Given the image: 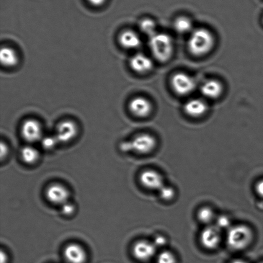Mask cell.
Returning <instances> with one entry per match:
<instances>
[{"label": "cell", "instance_id": "1", "mask_svg": "<svg viewBox=\"0 0 263 263\" xmlns=\"http://www.w3.org/2000/svg\"><path fill=\"white\" fill-rule=\"evenodd\" d=\"M215 45V36L207 28H195L188 39V50L192 56L197 58L208 55L213 50Z\"/></svg>", "mask_w": 263, "mask_h": 263}, {"label": "cell", "instance_id": "2", "mask_svg": "<svg viewBox=\"0 0 263 263\" xmlns=\"http://www.w3.org/2000/svg\"><path fill=\"white\" fill-rule=\"evenodd\" d=\"M149 47L152 56L160 63H166L174 54V41L171 36L166 33L156 32L149 37Z\"/></svg>", "mask_w": 263, "mask_h": 263}, {"label": "cell", "instance_id": "3", "mask_svg": "<svg viewBox=\"0 0 263 263\" xmlns=\"http://www.w3.org/2000/svg\"><path fill=\"white\" fill-rule=\"evenodd\" d=\"M252 238L251 229L244 225L231 226L227 234L228 246L236 251L246 249L251 243Z\"/></svg>", "mask_w": 263, "mask_h": 263}, {"label": "cell", "instance_id": "4", "mask_svg": "<svg viewBox=\"0 0 263 263\" xmlns=\"http://www.w3.org/2000/svg\"><path fill=\"white\" fill-rule=\"evenodd\" d=\"M156 139L148 133H141L132 139L121 144V149L123 151H133L137 153L146 154L151 153L156 148Z\"/></svg>", "mask_w": 263, "mask_h": 263}, {"label": "cell", "instance_id": "5", "mask_svg": "<svg viewBox=\"0 0 263 263\" xmlns=\"http://www.w3.org/2000/svg\"><path fill=\"white\" fill-rule=\"evenodd\" d=\"M173 91L179 96H187L192 94L197 86L194 78L184 72H177L170 79Z\"/></svg>", "mask_w": 263, "mask_h": 263}, {"label": "cell", "instance_id": "6", "mask_svg": "<svg viewBox=\"0 0 263 263\" xmlns=\"http://www.w3.org/2000/svg\"><path fill=\"white\" fill-rule=\"evenodd\" d=\"M21 133L23 138L28 143H35L43 138V130L41 124L33 118H28L23 122Z\"/></svg>", "mask_w": 263, "mask_h": 263}, {"label": "cell", "instance_id": "7", "mask_svg": "<svg viewBox=\"0 0 263 263\" xmlns=\"http://www.w3.org/2000/svg\"><path fill=\"white\" fill-rule=\"evenodd\" d=\"M78 133L77 124L71 120H64L58 124L55 136L59 143H68L73 140Z\"/></svg>", "mask_w": 263, "mask_h": 263}, {"label": "cell", "instance_id": "8", "mask_svg": "<svg viewBox=\"0 0 263 263\" xmlns=\"http://www.w3.org/2000/svg\"><path fill=\"white\" fill-rule=\"evenodd\" d=\"M128 109L135 117L143 118L151 114L153 106L147 98L138 96L130 100L128 104Z\"/></svg>", "mask_w": 263, "mask_h": 263}, {"label": "cell", "instance_id": "9", "mask_svg": "<svg viewBox=\"0 0 263 263\" xmlns=\"http://www.w3.org/2000/svg\"><path fill=\"white\" fill-rule=\"evenodd\" d=\"M46 197L52 204L62 206L69 202V192L63 185L53 184L46 189Z\"/></svg>", "mask_w": 263, "mask_h": 263}, {"label": "cell", "instance_id": "10", "mask_svg": "<svg viewBox=\"0 0 263 263\" xmlns=\"http://www.w3.org/2000/svg\"><path fill=\"white\" fill-rule=\"evenodd\" d=\"M221 232L217 226L209 225L203 229L200 234V241L205 248L214 250L221 242Z\"/></svg>", "mask_w": 263, "mask_h": 263}, {"label": "cell", "instance_id": "11", "mask_svg": "<svg viewBox=\"0 0 263 263\" xmlns=\"http://www.w3.org/2000/svg\"><path fill=\"white\" fill-rule=\"evenodd\" d=\"M139 181L146 189L159 190L164 186V179L158 172L152 169H147L141 172Z\"/></svg>", "mask_w": 263, "mask_h": 263}, {"label": "cell", "instance_id": "12", "mask_svg": "<svg viewBox=\"0 0 263 263\" xmlns=\"http://www.w3.org/2000/svg\"><path fill=\"white\" fill-rule=\"evenodd\" d=\"M129 64L131 69L139 74H148L154 68L153 61L143 53L134 54L130 59Z\"/></svg>", "mask_w": 263, "mask_h": 263}, {"label": "cell", "instance_id": "13", "mask_svg": "<svg viewBox=\"0 0 263 263\" xmlns=\"http://www.w3.org/2000/svg\"><path fill=\"white\" fill-rule=\"evenodd\" d=\"M156 246L151 242L141 240L136 242L133 247V252L135 258L141 261H148L156 253Z\"/></svg>", "mask_w": 263, "mask_h": 263}, {"label": "cell", "instance_id": "14", "mask_svg": "<svg viewBox=\"0 0 263 263\" xmlns=\"http://www.w3.org/2000/svg\"><path fill=\"white\" fill-rule=\"evenodd\" d=\"M183 110L188 117L198 118L204 116L208 112L207 102L203 99H192L185 103Z\"/></svg>", "mask_w": 263, "mask_h": 263}, {"label": "cell", "instance_id": "15", "mask_svg": "<svg viewBox=\"0 0 263 263\" xmlns=\"http://www.w3.org/2000/svg\"><path fill=\"white\" fill-rule=\"evenodd\" d=\"M223 86L218 80L211 79L206 80L200 87V92L208 99H219L223 94Z\"/></svg>", "mask_w": 263, "mask_h": 263}, {"label": "cell", "instance_id": "16", "mask_svg": "<svg viewBox=\"0 0 263 263\" xmlns=\"http://www.w3.org/2000/svg\"><path fill=\"white\" fill-rule=\"evenodd\" d=\"M64 256L69 263H84L87 259L86 251L76 243L68 244L64 250Z\"/></svg>", "mask_w": 263, "mask_h": 263}, {"label": "cell", "instance_id": "17", "mask_svg": "<svg viewBox=\"0 0 263 263\" xmlns=\"http://www.w3.org/2000/svg\"><path fill=\"white\" fill-rule=\"evenodd\" d=\"M118 41L123 48L128 50L138 49L142 45L140 36L132 30H125L121 32Z\"/></svg>", "mask_w": 263, "mask_h": 263}, {"label": "cell", "instance_id": "18", "mask_svg": "<svg viewBox=\"0 0 263 263\" xmlns=\"http://www.w3.org/2000/svg\"><path fill=\"white\" fill-rule=\"evenodd\" d=\"M0 61L3 66L14 67L18 64L19 58L14 49L8 46H3L0 51Z\"/></svg>", "mask_w": 263, "mask_h": 263}, {"label": "cell", "instance_id": "19", "mask_svg": "<svg viewBox=\"0 0 263 263\" xmlns=\"http://www.w3.org/2000/svg\"><path fill=\"white\" fill-rule=\"evenodd\" d=\"M174 28L175 30L180 34L191 33L194 30L192 20L185 15H180L175 20Z\"/></svg>", "mask_w": 263, "mask_h": 263}, {"label": "cell", "instance_id": "20", "mask_svg": "<svg viewBox=\"0 0 263 263\" xmlns=\"http://www.w3.org/2000/svg\"><path fill=\"white\" fill-rule=\"evenodd\" d=\"M20 154L23 162L28 165L34 164L40 158L37 149L30 146L23 147Z\"/></svg>", "mask_w": 263, "mask_h": 263}, {"label": "cell", "instance_id": "21", "mask_svg": "<svg viewBox=\"0 0 263 263\" xmlns=\"http://www.w3.org/2000/svg\"><path fill=\"white\" fill-rule=\"evenodd\" d=\"M156 27V22L149 17L143 18L139 23V29L149 38L157 32Z\"/></svg>", "mask_w": 263, "mask_h": 263}, {"label": "cell", "instance_id": "22", "mask_svg": "<svg viewBox=\"0 0 263 263\" xmlns=\"http://www.w3.org/2000/svg\"><path fill=\"white\" fill-rule=\"evenodd\" d=\"M198 219L201 223L210 224L215 218V213L212 208L208 207L201 208L197 214Z\"/></svg>", "mask_w": 263, "mask_h": 263}, {"label": "cell", "instance_id": "23", "mask_svg": "<svg viewBox=\"0 0 263 263\" xmlns=\"http://www.w3.org/2000/svg\"><path fill=\"white\" fill-rule=\"evenodd\" d=\"M58 143L59 141L55 135L45 136L41 139L43 148L46 150H51L55 148Z\"/></svg>", "mask_w": 263, "mask_h": 263}, {"label": "cell", "instance_id": "24", "mask_svg": "<svg viewBox=\"0 0 263 263\" xmlns=\"http://www.w3.org/2000/svg\"><path fill=\"white\" fill-rule=\"evenodd\" d=\"M157 263H176V258L171 252L165 251L159 254Z\"/></svg>", "mask_w": 263, "mask_h": 263}, {"label": "cell", "instance_id": "25", "mask_svg": "<svg viewBox=\"0 0 263 263\" xmlns=\"http://www.w3.org/2000/svg\"><path fill=\"white\" fill-rule=\"evenodd\" d=\"M160 197L162 200L165 201H170L175 197V191L172 187L164 186L162 187L161 189L159 190Z\"/></svg>", "mask_w": 263, "mask_h": 263}, {"label": "cell", "instance_id": "26", "mask_svg": "<svg viewBox=\"0 0 263 263\" xmlns=\"http://www.w3.org/2000/svg\"><path fill=\"white\" fill-rule=\"evenodd\" d=\"M216 226L219 229H226L231 227L230 219L226 215H221L216 218Z\"/></svg>", "mask_w": 263, "mask_h": 263}, {"label": "cell", "instance_id": "27", "mask_svg": "<svg viewBox=\"0 0 263 263\" xmlns=\"http://www.w3.org/2000/svg\"><path fill=\"white\" fill-rule=\"evenodd\" d=\"M61 207V213L63 215L66 216H70L73 215L74 211H76V207L70 202H66L64 203Z\"/></svg>", "mask_w": 263, "mask_h": 263}, {"label": "cell", "instance_id": "28", "mask_svg": "<svg viewBox=\"0 0 263 263\" xmlns=\"http://www.w3.org/2000/svg\"><path fill=\"white\" fill-rule=\"evenodd\" d=\"M0 148H1V151H0V154H1L2 161H4L5 158H6L9 153V148L7 146V144L2 142L1 145H0Z\"/></svg>", "mask_w": 263, "mask_h": 263}, {"label": "cell", "instance_id": "29", "mask_svg": "<svg viewBox=\"0 0 263 263\" xmlns=\"http://www.w3.org/2000/svg\"><path fill=\"white\" fill-rule=\"evenodd\" d=\"M155 246L157 247H162L165 246L166 243V239L163 236H157L155 239L154 242Z\"/></svg>", "mask_w": 263, "mask_h": 263}, {"label": "cell", "instance_id": "30", "mask_svg": "<svg viewBox=\"0 0 263 263\" xmlns=\"http://www.w3.org/2000/svg\"><path fill=\"white\" fill-rule=\"evenodd\" d=\"M256 190L257 195H258L259 197L263 198V179L259 180V181L257 183Z\"/></svg>", "mask_w": 263, "mask_h": 263}, {"label": "cell", "instance_id": "31", "mask_svg": "<svg viewBox=\"0 0 263 263\" xmlns=\"http://www.w3.org/2000/svg\"><path fill=\"white\" fill-rule=\"evenodd\" d=\"M90 4L95 7H100L104 5L106 0H87Z\"/></svg>", "mask_w": 263, "mask_h": 263}, {"label": "cell", "instance_id": "32", "mask_svg": "<svg viewBox=\"0 0 263 263\" xmlns=\"http://www.w3.org/2000/svg\"><path fill=\"white\" fill-rule=\"evenodd\" d=\"M8 256L6 252L2 251H1V263H7Z\"/></svg>", "mask_w": 263, "mask_h": 263}, {"label": "cell", "instance_id": "33", "mask_svg": "<svg viewBox=\"0 0 263 263\" xmlns=\"http://www.w3.org/2000/svg\"><path fill=\"white\" fill-rule=\"evenodd\" d=\"M231 263H247V262L246 261H243V260L237 259V260H234V261H233Z\"/></svg>", "mask_w": 263, "mask_h": 263}, {"label": "cell", "instance_id": "34", "mask_svg": "<svg viewBox=\"0 0 263 263\" xmlns=\"http://www.w3.org/2000/svg\"><path fill=\"white\" fill-rule=\"evenodd\" d=\"M262 23H263V17H262Z\"/></svg>", "mask_w": 263, "mask_h": 263}, {"label": "cell", "instance_id": "35", "mask_svg": "<svg viewBox=\"0 0 263 263\" xmlns=\"http://www.w3.org/2000/svg\"><path fill=\"white\" fill-rule=\"evenodd\" d=\"M261 263H263V262H261Z\"/></svg>", "mask_w": 263, "mask_h": 263}]
</instances>
